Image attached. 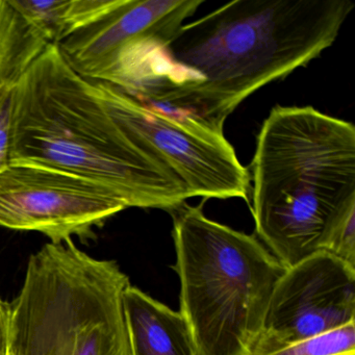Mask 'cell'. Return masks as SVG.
Listing matches in <instances>:
<instances>
[{"mask_svg":"<svg viewBox=\"0 0 355 355\" xmlns=\"http://www.w3.org/2000/svg\"><path fill=\"white\" fill-rule=\"evenodd\" d=\"M349 0H236L184 24L165 47L163 84L136 99L186 112L224 132L251 94L317 59L338 38Z\"/></svg>","mask_w":355,"mask_h":355,"instance_id":"1","label":"cell"},{"mask_svg":"<svg viewBox=\"0 0 355 355\" xmlns=\"http://www.w3.org/2000/svg\"><path fill=\"white\" fill-rule=\"evenodd\" d=\"M11 164L67 172L105 186L128 207L172 211L191 198L163 164L116 123L90 80L49 44L14 90Z\"/></svg>","mask_w":355,"mask_h":355,"instance_id":"2","label":"cell"},{"mask_svg":"<svg viewBox=\"0 0 355 355\" xmlns=\"http://www.w3.org/2000/svg\"><path fill=\"white\" fill-rule=\"evenodd\" d=\"M255 232L286 269L327 252L355 215V128L311 107H276L252 165Z\"/></svg>","mask_w":355,"mask_h":355,"instance_id":"3","label":"cell"},{"mask_svg":"<svg viewBox=\"0 0 355 355\" xmlns=\"http://www.w3.org/2000/svg\"><path fill=\"white\" fill-rule=\"evenodd\" d=\"M173 218L180 315L199 355H250L286 268L254 236L209 219L202 205Z\"/></svg>","mask_w":355,"mask_h":355,"instance_id":"4","label":"cell"},{"mask_svg":"<svg viewBox=\"0 0 355 355\" xmlns=\"http://www.w3.org/2000/svg\"><path fill=\"white\" fill-rule=\"evenodd\" d=\"M117 261L91 257L73 241L31 255L11 303L10 355H130Z\"/></svg>","mask_w":355,"mask_h":355,"instance_id":"5","label":"cell"},{"mask_svg":"<svg viewBox=\"0 0 355 355\" xmlns=\"http://www.w3.org/2000/svg\"><path fill=\"white\" fill-rule=\"evenodd\" d=\"M97 95L126 136L163 164L191 198L248 200L250 172L223 132L205 123H184L149 109L118 87L92 82Z\"/></svg>","mask_w":355,"mask_h":355,"instance_id":"6","label":"cell"},{"mask_svg":"<svg viewBox=\"0 0 355 355\" xmlns=\"http://www.w3.org/2000/svg\"><path fill=\"white\" fill-rule=\"evenodd\" d=\"M126 209L105 186L53 168L10 164L0 173V226L41 232L53 244L92 239L95 228Z\"/></svg>","mask_w":355,"mask_h":355,"instance_id":"7","label":"cell"},{"mask_svg":"<svg viewBox=\"0 0 355 355\" xmlns=\"http://www.w3.org/2000/svg\"><path fill=\"white\" fill-rule=\"evenodd\" d=\"M355 321V268L319 252L286 269L250 355H267Z\"/></svg>","mask_w":355,"mask_h":355,"instance_id":"8","label":"cell"},{"mask_svg":"<svg viewBox=\"0 0 355 355\" xmlns=\"http://www.w3.org/2000/svg\"><path fill=\"white\" fill-rule=\"evenodd\" d=\"M205 0H116L96 22L55 46L85 80L107 83L130 53L150 43L168 45Z\"/></svg>","mask_w":355,"mask_h":355,"instance_id":"9","label":"cell"},{"mask_svg":"<svg viewBox=\"0 0 355 355\" xmlns=\"http://www.w3.org/2000/svg\"><path fill=\"white\" fill-rule=\"evenodd\" d=\"M130 355H199L180 311L128 286L123 294Z\"/></svg>","mask_w":355,"mask_h":355,"instance_id":"10","label":"cell"},{"mask_svg":"<svg viewBox=\"0 0 355 355\" xmlns=\"http://www.w3.org/2000/svg\"><path fill=\"white\" fill-rule=\"evenodd\" d=\"M49 44L9 0H0V89L15 86Z\"/></svg>","mask_w":355,"mask_h":355,"instance_id":"11","label":"cell"},{"mask_svg":"<svg viewBox=\"0 0 355 355\" xmlns=\"http://www.w3.org/2000/svg\"><path fill=\"white\" fill-rule=\"evenodd\" d=\"M9 3L49 44H58L65 38L70 0H9Z\"/></svg>","mask_w":355,"mask_h":355,"instance_id":"12","label":"cell"},{"mask_svg":"<svg viewBox=\"0 0 355 355\" xmlns=\"http://www.w3.org/2000/svg\"><path fill=\"white\" fill-rule=\"evenodd\" d=\"M267 355H355V321Z\"/></svg>","mask_w":355,"mask_h":355,"instance_id":"13","label":"cell"},{"mask_svg":"<svg viewBox=\"0 0 355 355\" xmlns=\"http://www.w3.org/2000/svg\"><path fill=\"white\" fill-rule=\"evenodd\" d=\"M15 86L0 89V173H3L11 164L12 123Z\"/></svg>","mask_w":355,"mask_h":355,"instance_id":"14","label":"cell"},{"mask_svg":"<svg viewBox=\"0 0 355 355\" xmlns=\"http://www.w3.org/2000/svg\"><path fill=\"white\" fill-rule=\"evenodd\" d=\"M11 324V304L0 298V355H10Z\"/></svg>","mask_w":355,"mask_h":355,"instance_id":"15","label":"cell"}]
</instances>
